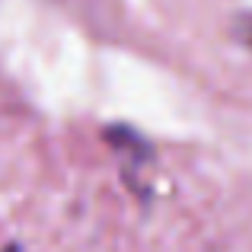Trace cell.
I'll list each match as a JSON object with an SVG mask.
<instances>
[{"label":"cell","mask_w":252,"mask_h":252,"mask_svg":"<svg viewBox=\"0 0 252 252\" xmlns=\"http://www.w3.org/2000/svg\"><path fill=\"white\" fill-rule=\"evenodd\" d=\"M240 35H243V42H246L249 48H252V13L240 19Z\"/></svg>","instance_id":"6da1fadb"}]
</instances>
